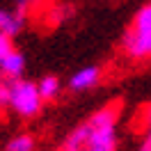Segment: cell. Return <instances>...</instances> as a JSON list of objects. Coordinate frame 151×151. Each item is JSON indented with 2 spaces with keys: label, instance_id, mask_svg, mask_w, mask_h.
Here are the masks:
<instances>
[{
  "label": "cell",
  "instance_id": "3",
  "mask_svg": "<svg viewBox=\"0 0 151 151\" xmlns=\"http://www.w3.org/2000/svg\"><path fill=\"white\" fill-rule=\"evenodd\" d=\"M44 99L39 94V87L35 80L28 78H16L12 83V99H9V112H14L19 119L30 122L41 114L44 110Z\"/></svg>",
  "mask_w": 151,
  "mask_h": 151
},
{
  "label": "cell",
  "instance_id": "9",
  "mask_svg": "<svg viewBox=\"0 0 151 151\" xmlns=\"http://www.w3.org/2000/svg\"><path fill=\"white\" fill-rule=\"evenodd\" d=\"M133 131L140 137L142 135H151V99L137 108V112L133 117Z\"/></svg>",
  "mask_w": 151,
  "mask_h": 151
},
{
  "label": "cell",
  "instance_id": "8",
  "mask_svg": "<svg viewBox=\"0 0 151 151\" xmlns=\"http://www.w3.org/2000/svg\"><path fill=\"white\" fill-rule=\"evenodd\" d=\"M5 151H37V137L28 131H21L5 142Z\"/></svg>",
  "mask_w": 151,
  "mask_h": 151
},
{
  "label": "cell",
  "instance_id": "12",
  "mask_svg": "<svg viewBox=\"0 0 151 151\" xmlns=\"http://www.w3.org/2000/svg\"><path fill=\"white\" fill-rule=\"evenodd\" d=\"M137 151H151V135H142L137 142Z\"/></svg>",
  "mask_w": 151,
  "mask_h": 151
},
{
  "label": "cell",
  "instance_id": "7",
  "mask_svg": "<svg viewBox=\"0 0 151 151\" xmlns=\"http://www.w3.org/2000/svg\"><path fill=\"white\" fill-rule=\"evenodd\" d=\"M37 87H39V94H41V99H44L46 103L55 101L57 96L62 94V80H60L57 76H53V73L41 76L37 80Z\"/></svg>",
  "mask_w": 151,
  "mask_h": 151
},
{
  "label": "cell",
  "instance_id": "1",
  "mask_svg": "<svg viewBox=\"0 0 151 151\" xmlns=\"http://www.w3.org/2000/svg\"><path fill=\"white\" fill-rule=\"evenodd\" d=\"M122 144V103L110 101L89 112L66 133L55 151H119Z\"/></svg>",
  "mask_w": 151,
  "mask_h": 151
},
{
  "label": "cell",
  "instance_id": "2",
  "mask_svg": "<svg viewBox=\"0 0 151 151\" xmlns=\"http://www.w3.org/2000/svg\"><path fill=\"white\" fill-rule=\"evenodd\" d=\"M119 55L128 62H151V2H144L133 14L119 39Z\"/></svg>",
  "mask_w": 151,
  "mask_h": 151
},
{
  "label": "cell",
  "instance_id": "10",
  "mask_svg": "<svg viewBox=\"0 0 151 151\" xmlns=\"http://www.w3.org/2000/svg\"><path fill=\"white\" fill-rule=\"evenodd\" d=\"M46 0H16V12L23 16H30L35 12H44Z\"/></svg>",
  "mask_w": 151,
  "mask_h": 151
},
{
  "label": "cell",
  "instance_id": "4",
  "mask_svg": "<svg viewBox=\"0 0 151 151\" xmlns=\"http://www.w3.org/2000/svg\"><path fill=\"white\" fill-rule=\"evenodd\" d=\"M101 80H103V69L96 64H89V66H83V69H78V71H73L69 76L66 87L73 94H83V92H89V89L99 87Z\"/></svg>",
  "mask_w": 151,
  "mask_h": 151
},
{
  "label": "cell",
  "instance_id": "6",
  "mask_svg": "<svg viewBox=\"0 0 151 151\" xmlns=\"http://www.w3.org/2000/svg\"><path fill=\"white\" fill-rule=\"evenodd\" d=\"M25 21H28V16L19 14L16 9H0V37L14 39L25 28Z\"/></svg>",
  "mask_w": 151,
  "mask_h": 151
},
{
  "label": "cell",
  "instance_id": "11",
  "mask_svg": "<svg viewBox=\"0 0 151 151\" xmlns=\"http://www.w3.org/2000/svg\"><path fill=\"white\" fill-rule=\"evenodd\" d=\"M12 78L0 76V112H7L9 110V99H12Z\"/></svg>",
  "mask_w": 151,
  "mask_h": 151
},
{
  "label": "cell",
  "instance_id": "5",
  "mask_svg": "<svg viewBox=\"0 0 151 151\" xmlns=\"http://www.w3.org/2000/svg\"><path fill=\"white\" fill-rule=\"evenodd\" d=\"M73 14H76L73 5H69V2H53V5L44 7V12H41V21L46 23L48 28H57V25L66 23Z\"/></svg>",
  "mask_w": 151,
  "mask_h": 151
}]
</instances>
